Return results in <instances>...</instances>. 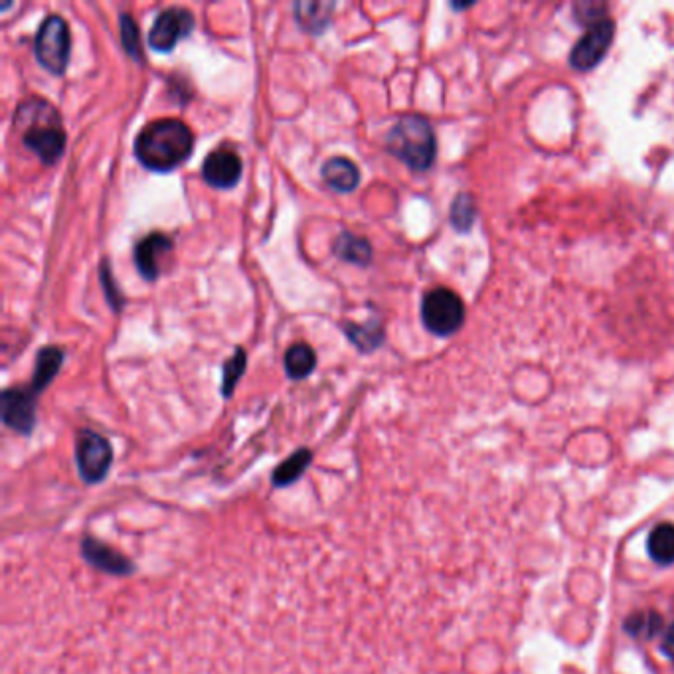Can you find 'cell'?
Masks as SVG:
<instances>
[{"label":"cell","instance_id":"4","mask_svg":"<svg viewBox=\"0 0 674 674\" xmlns=\"http://www.w3.org/2000/svg\"><path fill=\"white\" fill-rule=\"evenodd\" d=\"M34 54L38 64L50 74H66L72 54V34L68 22L62 16L50 14L44 18L34 38Z\"/></svg>","mask_w":674,"mask_h":674},{"label":"cell","instance_id":"6","mask_svg":"<svg viewBox=\"0 0 674 674\" xmlns=\"http://www.w3.org/2000/svg\"><path fill=\"white\" fill-rule=\"evenodd\" d=\"M76 465L85 485L105 481L113 465L111 443L93 429H80L76 437Z\"/></svg>","mask_w":674,"mask_h":674},{"label":"cell","instance_id":"20","mask_svg":"<svg viewBox=\"0 0 674 674\" xmlns=\"http://www.w3.org/2000/svg\"><path fill=\"white\" fill-rule=\"evenodd\" d=\"M346 338L358 346L360 352H372L384 342V329L378 321H372L368 325H346L344 327Z\"/></svg>","mask_w":674,"mask_h":674},{"label":"cell","instance_id":"21","mask_svg":"<svg viewBox=\"0 0 674 674\" xmlns=\"http://www.w3.org/2000/svg\"><path fill=\"white\" fill-rule=\"evenodd\" d=\"M475 216H477V208H475L473 196L467 194V192L457 194L453 204H451V212H449L451 226L457 232H467V230H471V226L475 222Z\"/></svg>","mask_w":674,"mask_h":674},{"label":"cell","instance_id":"25","mask_svg":"<svg viewBox=\"0 0 674 674\" xmlns=\"http://www.w3.org/2000/svg\"><path fill=\"white\" fill-rule=\"evenodd\" d=\"M109 277H111V273H109V267H107V265H103V269H101V281H103V289L107 291L109 305H113V309H115V311H119V307H121V295L117 293V289H115V287H111V285H115V283H113V279H109Z\"/></svg>","mask_w":674,"mask_h":674},{"label":"cell","instance_id":"17","mask_svg":"<svg viewBox=\"0 0 674 674\" xmlns=\"http://www.w3.org/2000/svg\"><path fill=\"white\" fill-rule=\"evenodd\" d=\"M283 364L291 380H305L317 368V354L307 342H295L287 348Z\"/></svg>","mask_w":674,"mask_h":674},{"label":"cell","instance_id":"11","mask_svg":"<svg viewBox=\"0 0 674 674\" xmlns=\"http://www.w3.org/2000/svg\"><path fill=\"white\" fill-rule=\"evenodd\" d=\"M242 170H244V165H242L240 155L228 147H220V149H214L206 157L202 165V176L206 184H210L212 188L230 190L240 182Z\"/></svg>","mask_w":674,"mask_h":674},{"label":"cell","instance_id":"10","mask_svg":"<svg viewBox=\"0 0 674 674\" xmlns=\"http://www.w3.org/2000/svg\"><path fill=\"white\" fill-rule=\"evenodd\" d=\"M82 556L85 562L109 576H117V578H127L135 572L133 562L121 554L119 550L107 546L105 542H101L95 536H84L82 540Z\"/></svg>","mask_w":674,"mask_h":674},{"label":"cell","instance_id":"14","mask_svg":"<svg viewBox=\"0 0 674 674\" xmlns=\"http://www.w3.org/2000/svg\"><path fill=\"white\" fill-rule=\"evenodd\" d=\"M321 174L327 186L335 192H352L360 184V170L346 157L329 159L323 165Z\"/></svg>","mask_w":674,"mask_h":674},{"label":"cell","instance_id":"3","mask_svg":"<svg viewBox=\"0 0 674 674\" xmlns=\"http://www.w3.org/2000/svg\"><path fill=\"white\" fill-rule=\"evenodd\" d=\"M386 149L416 172L431 169L437 155V141L431 123L418 113L402 115L386 135Z\"/></svg>","mask_w":674,"mask_h":674},{"label":"cell","instance_id":"8","mask_svg":"<svg viewBox=\"0 0 674 674\" xmlns=\"http://www.w3.org/2000/svg\"><path fill=\"white\" fill-rule=\"evenodd\" d=\"M194 28V16L186 8L170 6L155 18L151 32H149V46L155 52L169 54L174 46L186 38Z\"/></svg>","mask_w":674,"mask_h":674},{"label":"cell","instance_id":"22","mask_svg":"<svg viewBox=\"0 0 674 674\" xmlns=\"http://www.w3.org/2000/svg\"><path fill=\"white\" fill-rule=\"evenodd\" d=\"M246 362H248V356H246V350L244 348H236L234 356L224 364V372H222V396L224 398H230L240 382V378L244 376L246 372Z\"/></svg>","mask_w":674,"mask_h":674},{"label":"cell","instance_id":"24","mask_svg":"<svg viewBox=\"0 0 674 674\" xmlns=\"http://www.w3.org/2000/svg\"><path fill=\"white\" fill-rule=\"evenodd\" d=\"M121 42L125 52L135 58L141 60V40H139V28L133 20L131 14H121Z\"/></svg>","mask_w":674,"mask_h":674},{"label":"cell","instance_id":"9","mask_svg":"<svg viewBox=\"0 0 674 674\" xmlns=\"http://www.w3.org/2000/svg\"><path fill=\"white\" fill-rule=\"evenodd\" d=\"M38 396L26 388H8L2 392V422L20 435H30L36 427Z\"/></svg>","mask_w":674,"mask_h":674},{"label":"cell","instance_id":"13","mask_svg":"<svg viewBox=\"0 0 674 674\" xmlns=\"http://www.w3.org/2000/svg\"><path fill=\"white\" fill-rule=\"evenodd\" d=\"M64 362V350L60 346H44L36 354V368L30 382V390L40 396L56 378Z\"/></svg>","mask_w":674,"mask_h":674},{"label":"cell","instance_id":"19","mask_svg":"<svg viewBox=\"0 0 674 674\" xmlns=\"http://www.w3.org/2000/svg\"><path fill=\"white\" fill-rule=\"evenodd\" d=\"M335 253L342 261H348L352 265L364 267L372 259V246L366 238H360L352 232H342L335 242Z\"/></svg>","mask_w":674,"mask_h":674},{"label":"cell","instance_id":"1","mask_svg":"<svg viewBox=\"0 0 674 674\" xmlns=\"http://www.w3.org/2000/svg\"><path fill=\"white\" fill-rule=\"evenodd\" d=\"M14 131L20 133L22 143L44 165H54L66 151V131L60 113L46 99L32 95L24 99L14 111Z\"/></svg>","mask_w":674,"mask_h":674},{"label":"cell","instance_id":"15","mask_svg":"<svg viewBox=\"0 0 674 674\" xmlns=\"http://www.w3.org/2000/svg\"><path fill=\"white\" fill-rule=\"evenodd\" d=\"M313 463V451L303 447L297 449L293 455H289L283 463H279L271 475V483L275 489H287L291 485H295L305 471L309 469V465Z\"/></svg>","mask_w":674,"mask_h":674},{"label":"cell","instance_id":"26","mask_svg":"<svg viewBox=\"0 0 674 674\" xmlns=\"http://www.w3.org/2000/svg\"><path fill=\"white\" fill-rule=\"evenodd\" d=\"M661 649L667 655V659L674 663V623L667 629V633L663 637V643H661Z\"/></svg>","mask_w":674,"mask_h":674},{"label":"cell","instance_id":"18","mask_svg":"<svg viewBox=\"0 0 674 674\" xmlns=\"http://www.w3.org/2000/svg\"><path fill=\"white\" fill-rule=\"evenodd\" d=\"M647 552L653 562L661 566L674 564V524L661 522L657 524L647 540Z\"/></svg>","mask_w":674,"mask_h":674},{"label":"cell","instance_id":"7","mask_svg":"<svg viewBox=\"0 0 674 674\" xmlns=\"http://www.w3.org/2000/svg\"><path fill=\"white\" fill-rule=\"evenodd\" d=\"M615 38V22L605 16L588 26V32L576 42L570 54V64L578 72H590L609 52Z\"/></svg>","mask_w":674,"mask_h":674},{"label":"cell","instance_id":"12","mask_svg":"<svg viewBox=\"0 0 674 674\" xmlns=\"http://www.w3.org/2000/svg\"><path fill=\"white\" fill-rule=\"evenodd\" d=\"M172 252V240L165 234H149L147 238H143L137 246H135V265L141 273V277H145L147 281H157L161 277V267H163V259L169 257Z\"/></svg>","mask_w":674,"mask_h":674},{"label":"cell","instance_id":"23","mask_svg":"<svg viewBox=\"0 0 674 674\" xmlns=\"http://www.w3.org/2000/svg\"><path fill=\"white\" fill-rule=\"evenodd\" d=\"M625 629L635 637H651L661 629V617L655 613H635L625 621Z\"/></svg>","mask_w":674,"mask_h":674},{"label":"cell","instance_id":"2","mask_svg":"<svg viewBox=\"0 0 674 674\" xmlns=\"http://www.w3.org/2000/svg\"><path fill=\"white\" fill-rule=\"evenodd\" d=\"M133 149L145 169L170 172L192 155L194 133L180 119H157L139 131Z\"/></svg>","mask_w":674,"mask_h":674},{"label":"cell","instance_id":"16","mask_svg":"<svg viewBox=\"0 0 674 674\" xmlns=\"http://www.w3.org/2000/svg\"><path fill=\"white\" fill-rule=\"evenodd\" d=\"M333 10V2H297L295 18L299 26L305 28L309 34H321L331 24Z\"/></svg>","mask_w":674,"mask_h":674},{"label":"cell","instance_id":"5","mask_svg":"<svg viewBox=\"0 0 674 674\" xmlns=\"http://www.w3.org/2000/svg\"><path fill=\"white\" fill-rule=\"evenodd\" d=\"M423 327L435 337H451L465 323L463 299L447 287H435L423 295Z\"/></svg>","mask_w":674,"mask_h":674}]
</instances>
